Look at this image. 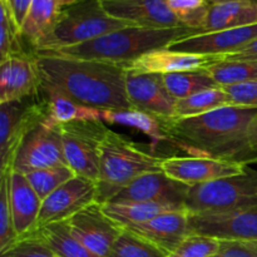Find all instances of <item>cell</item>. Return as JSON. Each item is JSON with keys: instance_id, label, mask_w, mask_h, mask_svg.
<instances>
[{"instance_id": "obj_1", "label": "cell", "mask_w": 257, "mask_h": 257, "mask_svg": "<svg viewBox=\"0 0 257 257\" xmlns=\"http://www.w3.org/2000/svg\"><path fill=\"white\" fill-rule=\"evenodd\" d=\"M42 84L100 110L133 109L125 90L127 67L98 60L35 53Z\"/></svg>"}, {"instance_id": "obj_2", "label": "cell", "mask_w": 257, "mask_h": 257, "mask_svg": "<svg viewBox=\"0 0 257 257\" xmlns=\"http://www.w3.org/2000/svg\"><path fill=\"white\" fill-rule=\"evenodd\" d=\"M257 108L227 105L205 114L162 119L172 145L190 156L245 162V140Z\"/></svg>"}, {"instance_id": "obj_3", "label": "cell", "mask_w": 257, "mask_h": 257, "mask_svg": "<svg viewBox=\"0 0 257 257\" xmlns=\"http://www.w3.org/2000/svg\"><path fill=\"white\" fill-rule=\"evenodd\" d=\"M196 34H200V32L186 27L166 29L127 27L75 47L44 53L128 65L147 53L165 49L177 40Z\"/></svg>"}, {"instance_id": "obj_4", "label": "cell", "mask_w": 257, "mask_h": 257, "mask_svg": "<svg viewBox=\"0 0 257 257\" xmlns=\"http://www.w3.org/2000/svg\"><path fill=\"white\" fill-rule=\"evenodd\" d=\"M162 160L163 157L141 150L125 136L108 130L100 146L95 202H109L141 176L162 171Z\"/></svg>"}, {"instance_id": "obj_5", "label": "cell", "mask_w": 257, "mask_h": 257, "mask_svg": "<svg viewBox=\"0 0 257 257\" xmlns=\"http://www.w3.org/2000/svg\"><path fill=\"white\" fill-rule=\"evenodd\" d=\"M127 27L132 25L110 17L99 0L75 3L63 7L54 29L35 53L57 52L75 47Z\"/></svg>"}, {"instance_id": "obj_6", "label": "cell", "mask_w": 257, "mask_h": 257, "mask_svg": "<svg viewBox=\"0 0 257 257\" xmlns=\"http://www.w3.org/2000/svg\"><path fill=\"white\" fill-rule=\"evenodd\" d=\"M185 207L190 215L257 207V171L247 167L240 175L190 187Z\"/></svg>"}, {"instance_id": "obj_7", "label": "cell", "mask_w": 257, "mask_h": 257, "mask_svg": "<svg viewBox=\"0 0 257 257\" xmlns=\"http://www.w3.org/2000/svg\"><path fill=\"white\" fill-rule=\"evenodd\" d=\"M67 165L77 176L97 183L99 178L100 146L108 132L104 122H72L59 125Z\"/></svg>"}, {"instance_id": "obj_8", "label": "cell", "mask_w": 257, "mask_h": 257, "mask_svg": "<svg viewBox=\"0 0 257 257\" xmlns=\"http://www.w3.org/2000/svg\"><path fill=\"white\" fill-rule=\"evenodd\" d=\"M38 95L0 104V173L13 168L23 140L44 120V102Z\"/></svg>"}, {"instance_id": "obj_9", "label": "cell", "mask_w": 257, "mask_h": 257, "mask_svg": "<svg viewBox=\"0 0 257 257\" xmlns=\"http://www.w3.org/2000/svg\"><path fill=\"white\" fill-rule=\"evenodd\" d=\"M59 165H67L59 127H49L42 122L23 140L13 163V171L27 175Z\"/></svg>"}, {"instance_id": "obj_10", "label": "cell", "mask_w": 257, "mask_h": 257, "mask_svg": "<svg viewBox=\"0 0 257 257\" xmlns=\"http://www.w3.org/2000/svg\"><path fill=\"white\" fill-rule=\"evenodd\" d=\"M247 163L223 160L208 156L163 157L162 171L173 180L193 187L218 178L230 177L245 172Z\"/></svg>"}, {"instance_id": "obj_11", "label": "cell", "mask_w": 257, "mask_h": 257, "mask_svg": "<svg viewBox=\"0 0 257 257\" xmlns=\"http://www.w3.org/2000/svg\"><path fill=\"white\" fill-rule=\"evenodd\" d=\"M125 90L133 109L160 119L176 118L177 99L168 92L163 74L138 73L127 69Z\"/></svg>"}, {"instance_id": "obj_12", "label": "cell", "mask_w": 257, "mask_h": 257, "mask_svg": "<svg viewBox=\"0 0 257 257\" xmlns=\"http://www.w3.org/2000/svg\"><path fill=\"white\" fill-rule=\"evenodd\" d=\"M72 235L88 250L100 257L109 256L123 227L108 217L98 202H93L67 220Z\"/></svg>"}, {"instance_id": "obj_13", "label": "cell", "mask_w": 257, "mask_h": 257, "mask_svg": "<svg viewBox=\"0 0 257 257\" xmlns=\"http://www.w3.org/2000/svg\"><path fill=\"white\" fill-rule=\"evenodd\" d=\"M190 233L220 241H257V207L190 215Z\"/></svg>"}, {"instance_id": "obj_14", "label": "cell", "mask_w": 257, "mask_h": 257, "mask_svg": "<svg viewBox=\"0 0 257 257\" xmlns=\"http://www.w3.org/2000/svg\"><path fill=\"white\" fill-rule=\"evenodd\" d=\"M97 200V185L82 176H75L50 193L42 203L38 228L67 221Z\"/></svg>"}, {"instance_id": "obj_15", "label": "cell", "mask_w": 257, "mask_h": 257, "mask_svg": "<svg viewBox=\"0 0 257 257\" xmlns=\"http://www.w3.org/2000/svg\"><path fill=\"white\" fill-rule=\"evenodd\" d=\"M42 87L34 54L10 55L0 63V104L23 100L39 94Z\"/></svg>"}, {"instance_id": "obj_16", "label": "cell", "mask_w": 257, "mask_h": 257, "mask_svg": "<svg viewBox=\"0 0 257 257\" xmlns=\"http://www.w3.org/2000/svg\"><path fill=\"white\" fill-rule=\"evenodd\" d=\"M188 190V186L168 177L163 171H160L138 177L109 202H147L185 207Z\"/></svg>"}, {"instance_id": "obj_17", "label": "cell", "mask_w": 257, "mask_h": 257, "mask_svg": "<svg viewBox=\"0 0 257 257\" xmlns=\"http://www.w3.org/2000/svg\"><path fill=\"white\" fill-rule=\"evenodd\" d=\"M103 9L132 27L166 29L183 27L168 7V0H99Z\"/></svg>"}, {"instance_id": "obj_18", "label": "cell", "mask_w": 257, "mask_h": 257, "mask_svg": "<svg viewBox=\"0 0 257 257\" xmlns=\"http://www.w3.org/2000/svg\"><path fill=\"white\" fill-rule=\"evenodd\" d=\"M257 38V24L217 32L200 33L171 44L170 49L190 54L222 57L242 49Z\"/></svg>"}, {"instance_id": "obj_19", "label": "cell", "mask_w": 257, "mask_h": 257, "mask_svg": "<svg viewBox=\"0 0 257 257\" xmlns=\"http://www.w3.org/2000/svg\"><path fill=\"white\" fill-rule=\"evenodd\" d=\"M128 230L170 253L190 235V213L187 210L172 211L157 216L140 225L128 226Z\"/></svg>"}, {"instance_id": "obj_20", "label": "cell", "mask_w": 257, "mask_h": 257, "mask_svg": "<svg viewBox=\"0 0 257 257\" xmlns=\"http://www.w3.org/2000/svg\"><path fill=\"white\" fill-rule=\"evenodd\" d=\"M217 60L218 58L212 55L190 54V53L176 52L170 48H165V49L147 53L125 67L127 69L138 73H157L165 75L170 73L206 69Z\"/></svg>"}, {"instance_id": "obj_21", "label": "cell", "mask_w": 257, "mask_h": 257, "mask_svg": "<svg viewBox=\"0 0 257 257\" xmlns=\"http://www.w3.org/2000/svg\"><path fill=\"white\" fill-rule=\"evenodd\" d=\"M10 205L18 237L37 231L43 201L27 180L25 175L12 171L9 183Z\"/></svg>"}, {"instance_id": "obj_22", "label": "cell", "mask_w": 257, "mask_h": 257, "mask_svg": "<svg viewBox=\"0 0 257 257\" xmlns=\"http://www.w3.org/2000/svg\"><path fill=\"white\" fill-rule=\"evenodd\" d=\"M39 94L45 107V118L43 120L45 125L59 127L67 123L85 120L103 122V110L80 104L55 88L42 84Z\"/></svg>"}, {"instance_id": "obj_23", "label": "cell", "mask_w": 257, "mask_h": 257, "mask_svg": "<svg viewBox=\"0 0 257 257\" xmlns=\"http://www.w3.org/2000/svg\"><path fill=\"white\" fill-rule=\"evenodd\" d=\"M63 7L60 0H33L23 22L22 39L34 54L54 29Z\"/></svg>"}, {"instance_id": "obj_24", "label": "cell", "mask_w": 257, "mask_h": 257, "mask_svg": "<svg viewBox=\"0 0 257 257\" xmlns=\"http://www.w3.org/2000/svg\"><path fill=\"white\" fill-rule=\"evenodd\" d=\"M257 24V3L225 2L210 4L203 33Z\"/></svg>"}, {"instance_id": "obj_25", "label": "cell", "mask_w": 257, "mask_h": 257, "mask_svg": "<svg viewBox=\"0 0 257 257\" xmlns=\"http://www.w3.org/2000/svg\"><path fill=\"white\" fill-rule=\"evenodd\" d=\"M100 206L105 215L119 223L122 227L145 223L166 212L186 210V207L182 206L147 202H107L100 203Z\"/></svg>"}, {"instance_id": "obj_26", "label": "cell", "mask_w": 257, "mask_h": 257, "mask_svg": "<svg viewBox=\"0 0 257 257\" xmlns=\"http://www.w3.org/2000/svg\"><path fill=\"white\" fill-rule=\"evenodd\" d=\"M103 122L136 128L152 140V148H156L161 143L172 145V140L166 132L162 119L145 112L136 109L103 110Z\"/></svg>"}, {"instance_id": "obj_27", "label": "cell", "mask_w": 257, "mask_h": 257, "mask_svg": "<svg viewBox=\"0 0 257 257\" xmlns=\"http://www.w3.org/2000/svg\"><path fill=\"white\" fill-rule=\"evenodd\" d=\"M37 231L58 257H100L72 235L67 221L49 223Z\"/></svg>"}, {"instance_id": "obj_28", "label": "cell", "mask_w": 257, "mask_h": 257, "mask_svg": "<svg viewBox=\"0 0 257 257\" xmlns=\"http://www.w3.org/2000/svg\"><path fill=\"white\" fill-rule=\"evenodd\" d=\"M227 105L232 104L223 87L211 88L185 99H178L176 105V118L196 117Z\"/></svg>"}, {"instance_id": "obj_29", "label": "cell", "mask_w": 257, "mask_h": 257, "mask_svg": "<svg viewBox=\"0 0 257 257\" xmlns=\"http://www.w3.org/2000/svg\"><path fill=\"white\" fill-rule=\"evenodd\" d=\"M163 79L168 92L177 100L185 99L202 90L220 87L216 80L206 72V69L170 73L163 75Z\"/></svg>"}, {"instance_id": "obj_30", "label": "cell", "mask_w": 257, "mask_h": 257, "mask_svg": "<svg viewBox=\"0 0 257 257\" xmlns=\"http://www.w3.org/2000/svg\"><path fill=\"white\" fill-rule=\"evenodd\" d=\"M206 72L220 87L238 84L257 79L255 60H220L206 68Z\"/></svg>"}, {"instance_id": "obj_31", "label": "cell", "mask_w": 257, "mask_h": 257, "mask_svg": "<svg viewBox=\"0 0 257 257\" xmlns=\"http://www.w3.org/2000/svg\"><path fill=\"white\" fill-rule=\"evenodd\" d=\"M168 253L150 241L123 227L108 257H167Z\"/></svg>"}, {"instance_id": "obj_32", "label": "cell", "mask_w": 257, "mask_h": 257, "mask_svg": "<svg viewBox=\"0 0 257 257\" xmlns=\"http://www.w3.org/2000/svg\"><path fill=\"white\" fill-rule=\"evenodd\" d=\"M75 176L77 175L69 166L59 165L27 173L25 177L29 181L35 192L38 193L40 200L44 201L50 193L54 192L57 188H59L60 186L72 180Z\"/></svg>"}, {"instance_id": "obj_33", "label": "cell", "mask_w": 257, "mask_h": 257, "mask_svg": "<svg viewBox=\"0 0 257 257\" xmlns=\"http://www.w3.org/2000/svg\"><path fill=\"white\" fill-rule=\"evenodd\" d=\"M13 168L0 173V252L9 248L18 240L14 227L12 205H10L9 183Z\"/></svg>"}, {"instance_id": "obj_34", "label": "cell", "mask_w": 257, "mask_h": 257, "mask_svg": "<svg viewBox=\"0 0 257 257\" xmlns=\"http://www.w3.org/2000/svg\"><path fill=\"white\" fill-rule=\"evenodd\" d=\"M168 7L183 27L203 33L210 8L207 0H168Z\"/></svg>"}, {"instance_id": "obj_35", "label": "cell", "mask_w": 257, "mask_h": 257, "mask_svg": "<svg viewBox=\"0 0 257 257\" xmlns=\"http://www.w3.org/2000/svg\"><path fill=\"white\" fill-rule=\"evenodd\" d=\"M220 243L217 238L190 233L167 257H212L220 250Z\"/></svg>"}, {"instance_id": "obj_36", "label": "cell", "mask_w": 257, "mask_h": 257, "mask_svg": "<svg viewBox=\"0 0 257 257\" xmlns=\"http://www.w3.org/2000/svg\"><path fill=\"white\" fill-rule=\"evenodd\" d=\"M0 257H58L50 250L38 231L19 237L9 248L0 252Z\"/></svg>"}, {"instance_id": "obj_37", "label": "cell", "mask_w": 257, "mask_h": 257, "mask_svg": "<svg viewBox=\"0 0 257 257\" xmlns=\"http://www.w3.org/2000/svg\"><path fill=\"white\" fill-rule=\"evenodd\" d=\"M232 105L257 108V79L223 87Z\"/></svg>"}, {"instance_id": "obj_38", "label": "cell", "mask_w": 257, "mask_h": 257, "mask_svg": "<svg viewBox=\"0 0 257 257\" xmlns=\"http://www.w3.org/2000/svg\"><path fill=\"white\" fill-rule=\"evenodd\" d=\"M212 257H257V241L223 240Z\"/></svg>"}, {"instance_id": "obj_39", "label": "cell", "mask_w": 257, "mask_h": 257, "mask_svg": "<svg viewBox=\"0 0 257 257\" xmlns=\"http://www.w3.org/2000/svg\"><path fill=\"white\" fill-rule=\"evenodd\" d=\"M245 162H257V117L248 128L245 140Z\"/></svg>"}, {"instance_id": "obj_40", "label": "cell", "mask_w": 257, "mask_h": 257, "mask_svg": "<svg viewBox=\"0 0 257 257\" xmlns=\"http://www.w3.org/2000/svg\"><path fill=\"white\" fill-rule=\"evenodd\" d=\"M220 60H255L257 62V38L247 45L232 54L217 57Z\"/></svg>"}, {"instance_id": "obj_41", "label": "cell", "mask_w": 257, "mask_h": 257, "mask_svg": "<svg viewBox=\"0 0 257 257\" xmlns=\"http://www.w3.org/2000/svg\"><path fill=\"white\" fill-rule=\"evenodd\" d=\"M32 2L33 0H9V3H7L9 5V9L12 12L15 23H17L20 29H22L23 22H24L28 12H29Z\"/></svg>"}, {"instance_id": "obj_42", "label": "cell", "mask_w": 257, "mask_h": 257, "mask_svg": "<svg viewBox=\"0 0 257 257\" xmlns=\"http://www.w3.org/2000/svg\"><path fill=\"white\" fill-rule=\"evenodd\" d=\"M210 4H217V3L225 2H247V3H257V0H207Z\"/></svg>"}, {"instance_id": "obj_43", "label": "cell", "mask_w": 257, "mask_h": 257, "mask_svg": "<svg viewBox=\"0 0 257 257\" xmlns=\"http://www.w3.org/2000/svg\"><path fill=\"white\" fill-rule=\"evenodd\" d=\"M79 2H84V0H60V5H62V7H68V5L75 4V3Z\"/></svg>"}, {"instance_id": "obj_44", "label": "cell", "mask_w": 257, "mask_h": 257, "mask_svg": "<svg viewBox=\"0 0 257 257\" xmlns=\"http://www.w3.org/2000/svg\"><path fill=\"white\" fill-rule=\"evenodd\" d=\"M3 2H5V3H9V0H3Z\"/></svg>"}]
</instances>
